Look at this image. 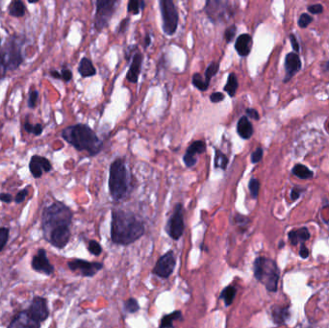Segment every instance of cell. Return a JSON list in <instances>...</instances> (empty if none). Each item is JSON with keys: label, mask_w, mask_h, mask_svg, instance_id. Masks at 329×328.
Segmentation results:
<instances>
[{"label": "cell", "mask_w": 329, "mask_h": 328, "mask_svg": "<svg viewBox=\"0 0 329 328\" xmlns=\"http://www.w3.org/2000/svg\"><path fill=\"white\" fill-rule=\"evenodd\" d=\"M8 12L14 18H23L26 13L25 3L21 0L12 1L8 7Z\"/></svg>", "instance_id": "cell-26"}, {"label": "cell", "mask_w": 329, "mask_h": 328, "mask_svg": "<svg viewBox=\"0 0 329 328\" xmlns=\"http://www.w3.org/2000/svg\"><path fill=\"white\" fill-rule=\"evenodd\" d=\"M176 266V259L172 250H169L159 258L152 272L161 278H169Z\"/></svg>", "instance_id": "cell-12"}, {"label": "cell", "mask_w": 329, "mask_h": 328, "mask_svg": "<svg viewBox=\"0 0 329 328\" xmlns=\"http://www.w3.org/2000/svg\"><path fill=\"white\" fill-rule=\"evenodd\" d=\"M237 132L239 136L244 139L248 140L253 135V126L251 122L248 121L246 116H243L237 123Z\"/></svg>", "instance_id": "cell-21"}, {"label": "cell", "mask_w": 329, "mask_h": 328, "mask_svg": "<svg viewBox=\"0 0 329 328\" xmlns=\"http://www.w3.org/2000/svg\"><path fill=\"white\" fill-rule=\"evenodd\" d=\"M300 69H301V61L299 56L294 52L288 53L285 58L286 76L284 82L285 83L289 82L292 79V76L300 71Z\"/></svg>", "instance_id": "cell-18"}, {"label": "cell", "mask_w": 329, "mask_h": 328, "mask_svg": "<svg viewBox=\"0 0 329 328\" xmlns=\"http://www.w3.org/2000/svg\"><path fill=\"white\" fill-rule=\"evenodd\" d=\"M328 126H329V123H328Z\"/></svg>", "instance_id": "cell-57"}, {"label": "cell", "mask_w": 329, "mask_h": 328, "mask_svg": "<svg viewBox=\"0 0 329 328\" xmlns=\"http://www.w3.org/2000/svg\"><path fill=\"white\" fill-rule=\"evenodd\" d=\"M68 267L77 274L84 277H93L103 268L102 263L89 262L82 259H73L68 262Z\"/></svg>", "instance_id": "cell-11"}, {"label": "cell", "mask_w": 329, "mask_h": 328, "mask_svg": "<svg viewBox=\"0 0 329 328\" xmlns=\"http://www.w3.org/2000/svg\"><path fill=\"white\" fill-rule=\"evenodd\" d=\"M88 249L91 254L95 256H99L102 253V247L97 241H90L88 243Z\"/></svg>", "instance_id": "cell-38"}, {"label": "cell", "mask_w": 329, "mask_h": 328, "mask_svg": "<svg viewBox=\"0 0 329 328\" xmlns=\"http://www.w3.org/2000/svg\"><path fill=\"white\" fill-rule=\"evenodd\" d=\"M184 228H185V224H184L182 204L177 203L173 209L171 218L168 220V223L166 225V232L171 239L177 241L182 237Z\"/></svg>", "instance_id": "cell-10"}, {"label": "cell", "mask_w": 329, "mask_h": 328, "mask_svg": "<svg viewBox=\"0 0 329 328\" xmlns=\"http://www.w3.org/2000/svg\"><path fill=\"white\" fill-rule=\"evenodd\" d=\"M28 195V188H25L24 190H21L15 197V202L17 204H21L25 201Z\"/></svg>", "instance_id": "cell-42"}, {"label": "cell", "mask_w": 329, "mask_h": 328, "mask_svg": "<svg viewBox=\"0 0 329 328\" xmlns=\"http://www.w3.org/2000/svg\"><path fill=\"white\" fill-rule=\"evenodd\" d=\"M245 113H246V116H248L249 118H251L253 120L258 121L260 119L259 113L257 112V110L253 109V108H247V109L245 110Z\"/></svg>", "instance_id": "cell-47"}, {"label": "cell", "mask_w": 329, "mask_h": 328, "mask_svg": "<svg viewBox=\"0 0 329 328\" xmlns=\"http://www.w3.org/2000/svg\"><path fill=\"white\" fill-rule=\"evenodd\" d=\"M193 85L201 92H205L209 88V84L205 81V78L200 73H195L192 80Z\"/></svg>", "instance_id": "cell-31"}, {"label": "cell", "mask_w": 329, "mask_h": 328, "mask_svg": "<svg viewBox=\"0 0 329 328\" xmlns=\"http://www.w3.org/2000/svg\"><path fill=\"white\" fill-rule=\"evenodd\" d=\"M299 254H300V256H301L303 259L307 258V257L309 256V250H308V248L305 246L304 243H302V244H301V246H300Z\"/></svg>", "instance_id": "cell-51"}, {"label": "cell", "mask_w": 329, "mask_h": 328, "mask_svg": "<svg viewBox=\"0 0 329 328\" xmlns=\"http://www.w3.org/2000/svg\"><path fill=\"white\" fill-rule=\"evenodd\" d=\"M223 99H224V95L222 93H219V92L213 93L210 97V100L213 103H219V102H221Z\"/></svg>", "instance_id": "cell-45"}, {"label": "cell", "mask_w": 329, "mask_h": 328, "mask_svg": "<svg viewBox=\"0 0 329 328\" xmlns=\"http://www.w3.org/2000/svg\"><path fill=\"white\" fill-rule=\"evenodd\" d=\"M27 310L41 323L49 318V309L48 300L43 296H35L32 299V302Z\"/></svg>", "instance_id": "cell-14"}, {"label": "cell", "mask_w": 329, "mask_h": 328, "mask_svg": "<svg viewBox=\"0 0 329 328\" xmlns=\"http://www.w3.org/2000/svg\"><path fill=\"white\" fill-rule=\"evenodd\" d=\"M289 240L292 245H296L297 243H304L307 240L310 239V233L307 227H302L296 230H292L289 232Z\"/></svg>", "instance_id": "cell-23"}, {"label": "cell", "mask_w": 329, "mask_h": 328, "mask_svg": "<svg viewBox=\"0 0 329 328\" xmlns=\"http://www.w3.org/2000/svg\"><path fill=\"white\" fill-rule=\"evenodd\" d=\"M29 170L34 178H41L44 172H49L52 170V165L49 159L33 155L29 162Z\"/></svg>", "instance_id": "cell-17"}, {"label": "cell", "mask_w": 329, "mask_h": 328, "mask_svg": "<svg viewBox=\"0 0 329 328\" xmlns=\"http://www.w3.org/2000/svg\"><path fill=\"white\" fill-rule=\"evenodd\" d=\"M41 325L42 323L28 310H24L13 317L8 328H41Z\"/></svg>", "instance_id": "cell-15"}, {"label": "cell", "mask_w": 329, "mask_h": 328, "mask_svg": "<svg viewBox=\"0 0 329 328\" xmlns=\"http://www.w3.org/2000/svg\"><path fill=\"white\" fill-rule=\"evenodd\" d=\"M117 0H98L95 18V27L98 31L106 28L116 11Z\"/></svg>", "instance_id": "cell-9"}, {"label": "cell", "mask_w": 329, "mask_h": 328, "mask_svg": "<svg viewBox=\"0 0 329 328\" xmlns=\"http://www.w3.org/2000/svg\"><path fill=\"white\" fill-rule=\"evenodd\" d=\"M253 270L256 279L263 283L268 291H277L280 272L275 261L266 257H258L254 261Z\"/></svg>", "instance_id": "cell-6"}, {"label": "cell", "mask_w": 329, "mask_h": 328, "mask_svg": "<svg viewBox=\"0 0 329 328\" xmlns=\"http://www.w3.org/2000/svg\"><path fill=\"white\" fill-rule=\"evenodd\" d=\"M13 200V195L6 193H1L0 194V201L3 203H11Z\"/></svg>", "instance_id": "cell-49"}, {"label": "cell", "mask_w": 329, "mask_h": 328, "mask_svg": "<svg viewBox=\"0 0 329 328\" xmlns=\"http://www.w3.org/2000/svg\"><path fill=\"white\" fill-rule=\"evenodd\" d=\"M159 5L163 21V30L167 35L171 36L176 32L179 22L176 7L172 0H160Z\"/></svg>", "instance_id": "cell-8"}, {"label": "cell", "mask_w": 329, "mask_h": 328, "mask_svg": "<svg viewBox=\"0 0 329 328\" xmlns=\"http://www.w3.org/2000/svg\"><path fill=\"white\" fill-rule=\"evenodd\" d=\"M61 78L65 82H70L73 79V73L68 69H64L62 70Z\"/></svg>", "instance_id": "cell-46"}, {"label": "cell", "mask_w": 329, "mask_h": 328, "mask_svg": "<svg viewBox=\"0 0 329 328\" xmlns=\"http://www.w3.org/2000/svg\"><path fill=\"white\" fill-rule=\"evenodd\" d=\"M10 236V230L7 227H0V252L3 250V248L6 246V244L9 241Z\"/></svg>", "instance_id": "cell-36"}, {"label": "cell", "mask_w": 329, "mask_h": 328, "mask_svg": "<svg viewBox=\"0 0 329 328\" xmlns=\"http://www.w3.org/2000/svg\"><path fill=\"white\" fill-rule=\"evenodd\" d=\"M150 43H151V39H150V37L146 36V47H145V48H147V47H149V45H150Z\"/></svg>", "instance_id": "cell-53"}, {"label": "cell", "mask_w": 329, "mask_h": 328, "mask_svg": "<svg viewBox=\"0 0 329 328\" xmlns=\"http://www.w3.org/2000/svg\"><path fill=\"white\" fill-rule=\"evenodd\" d=\"M219 64L218 62H212L206 69L205 71V75H204V78H205V81L207 82L208 84L210 85V81H211V78L213 76H215L218 72H219Z\"/></svg>", "instance_id": "cell-33"}, {"label": "cell", "mask_w": 329, "mask_h": 328, "mask_svg": "<svg viewBox=\"0 0 329 328\" xmlns=\"http://www.w3.org/2000/svg\"><path fill=\"white\" fill-rule=\"evenodd\" d=\"M131 175L124 161L116 159L110 166L109 192L116 201L122 200L130 192Z\"/></svg>", "instance_id": "cell-4"}, {"label": "cell", "mask_w": 329, "mask_h": 328, "mask_svg": "<svg viewBox=\"0 0 329 328\" xmlns=\"http://www.w3.org/2000/svg\"><path fill=\"white\" fill-rule=\"evenodd\" d=\"M323 68H324V70H325V71L329 72V61L327 62V63H325V64L323 65Z\"/></svg>", "instance_id": "cell-54"}, {"label": "cell", "mask_w": 329, "mask_h": 328, "mask_svg": "<svg viewBox=\"0 0 329 328\" xmlns=\"http://www.w3.org/2000/svg\"><path fill=\"white\" fill-rule=\"evenodd\" d=\"M290 41H291L292 49L294 50V52H298L299 51V45H298L297 40H296V38L293 34L290 35Z\"/></svg>", "instance_id": "cell-50"}, {"label": "cell", "mask_w": 329, "mask_h": 328, "mask_svg": "<svg viewBox=\"0 0 329 328\" xmlns=\"http://www.w3.org/2000/svg\"><path fill=\"white\" fill-rule=\"evenodd\" d=\"M143 60H144V56L139 51H137L135 54H133L132 62H131L128 73L126 75V78L129 82H131V83L138 82L139 76L141 74V68H142Z\"/></svg>", "instance_id": "cell-19"}, {"label": "cell", "mask_w": 329, "mask_h": 328, "mask_svg": "<svg viewBox=\"0 0 329 328\" xmlns=\"http://www.w3.org/2000/svg\"><path fill=\"white\" fill-rule=\"evenodd\" d=\"M313 22V18L309 16L308 14H301V16L298 19V26L300 28H306L308 25Z\"/></svg>", "instance_id": "cell-41"}, {"label": "cell", "mask_w": 329, "mask_h": 328, "mask_svg": "<svg viewBox=\"0 0 329 328\" xmlns=\"http://www.w3.org/2000/svg\"><path fill=\"white\" fill-rule=\"evenodd\" d=\"M303 191H304V190H301V189L298 188V187H293V188H292V193H291V198H292V201H295V200L300 196L301 193H302Z\"/></svg>", "instance_id": "cell-48"}, {"label": "cell", "mask_w": 329, "mask_h": 328, "mask_svg": "<svg viewBox=\"0 0 329 328\" xmlns=\"http://www.w3.org/2000/svg\"><path fill=\"white\" fill-rule=\"evenodd\" d=\"M292 174L300 179H311L314 176V172L301 164H297L293 167Z\"/></svg>", "instance_id": "cell-27"}, {"label": "cell", "mask_w": 329, "mask_h": 328, "mask_svg": "<svg viewBox=\"0 0 329 328\" xmlns=\"http://www.w3.org/2000/svg\"><path fill=\"white\" fill-rule=\"evenodd\" d=\"M146 6V2L144 0L138 1V0H130L127 5V11L133 15H139L141 10H143Z\"/></svg>", "instance_id": "cell-32"}, {"label": "cell", "mask_w": 329, "mask_h": 328, "mask_svg": "<svg viewBox=\"0 0 329 328\" xmlns=\"http://www.w3.org/2000/svg\"><path fill=\"white\" fill-rule=\"evenodd\" d=\"M62 138L78 151H87L92 156L98 154L103 147V143L96 132L83 123L66 127L62 131Z\"/></svg>", "instance_id": "cell-3"}, {"label": "cell", "mask_w": 329, "mask_h": 328, "mask_svg": "<svg viewBox=\"0 0 329 328\" xmlns=\"http://www.w3.org/2000/svg\"><path fill=\"white\" fill-rule=\"evenodd\" d=\"M248 188L250 191V195L253 198H257L258 195H259V191H260V182L258 179L256 178H251L250 181L248 183Z\"/></svg>", "instance_id": "cell-37"}, {"label": "cell", "mask_w": 329, "mask_h": 328, "mask_svg": "<svg viewBox=\"0 0 329 328\" xmlns=\"http://www.w3.org/2000/svg\"><path fill=\"white\" fill-rule=\"evenodd\" d=\"M25 131H27L28 133L33 134L35 136H40L43 133L44 131V127L42 124L40 123H37V124H32L30 122H26L25 123Z\"/></svg>", "instance_id": "cell-34"}, {"label": "cell", "mask_w": 329, "mask_h": 328, "mask_svg": "<svg viewBox=\"0 0 329 328\" xmlns=\"http://www.w3.org/2000/svg\"><path fill=\"white\" fill-rule=\"evenodd\" d=\"M308 11L313 14V15H318V14H321L322 11H323V7L322 5L320 4H314V5H310L308 7Z\"/></svg>", "instance_id": "cell-44"}, {"label": "cell", "mask_w": 329, "mask_h": 328, "mask_svg": "<svg viewBox=\"0 0 329 328\" xmlns=\"http://www.w3.org/2000/svg\"><path fill=\"white\" fill-rule=\"evenodd\" d=\"M0 45H1V39H0Z\"/></svg>", "instance_id": "cell-56"}, {"label": "cell", "mask_w": 329, "mask_h": 328, "mask_svg": "<svg viewBox=\"0 0 329 328\" xmlns=\"http://www.w3.org/2000/svg\"><path fill=\"white\" fill-rule=\"evenodd\" d=\"M239 87V83H238V79L235 73H230L228 75V79L226 82V85L224 86V92L227 93V95L232 98L236 95V92L238 90Z\"/></svg>", "instance_id": "cell-28"}, {"label": "cell", "mask_w": 329, "mask_h": 328, "mask_svg": "<svg viewBox=\"0 0 329 328\" xmlns=\"http://www.w3.org/2000/svg\"><path fill=\"white\" fill-rule=\"evenodd\" d=\"M31 267L37 272L46 274L48 276L53 274V272L55 270L54 267L49 262L47 251L44 248L38 249L36 254L33 256V259L31 262Z\"/></svg>", "instance_id": "cell-13"}, {"label": "cell", "mask_w": 329, "mask_h": 328, "mask_svg": "<svg viewBox=\"0 0 329 328\" xmlns=\"http://www.w3.org/2000/svg\"><path fill=\"white\" fill-rule=\"evenodd\" d=\"M227 166H228V158L220 149L216 148L215 149V168L225 170Z\"/></svg>", "instance_id": "cell-30"}, {"label": "cell", "mask_w": 329, "mask_h": 328, "mask_svg": "<svg viewBox=\"0 0 329 328\" xmlns=\"http://www.w3.org/2000/svg\"><path fill=\"white\" fill-rule=\"evenodd\" d=\"M145 224L133 213L123 210H113L111 221V239L113 243L128 245L144 236Z\"/></svg>", "instance_id": "cell-2"}, {"label": "cell", "mask_w": 329, "mask_h": 328, "mask_svg": "<svg viewBox=\"0 0 329 328\" xmlns=\"http://www.w3.org/2000/svg\"><path fill=\"white\" fill-rule=\"evenodd\" d=\"M236 32H237V27L236 25H231L229 26L228 28H226L225 32H224V40L227 44L231 43L232 41L234 40L235 38V35H236Z\"/></svg>", "instance_id": "cell-39"}, {"label": "cell", "mask_w": 329, "mask_h": 328, "mask_svg": "<svg viewBox=\"0 0 329 328\" xmlns=\"http://www.w3.org/2000/svg\"><path fill=\"white\" fill-rule=\"evenodd\" d=\"M50 76L52 78H55V79H62L61 78V73L57 72V71H51L50 72Z\"/></svg>", "instance_id": "cell-52"}, {"label": "cell", "mask_w": 329, "mask_h": 328, "mask_svg": "<svg viewBox=\"0 0 329 328\" xmlns=\"http://www.w3.org/2000/svg\"><path fill=\"white\" fill-rule=\"evenodd\" d=\"M23 46L22 38L14 35L0 48V81L5 78L7 72L18 70L24 63Z\"/></svg>", "instance_id": "cell-5"}, {"label": "cell", "mask_w": 329, "mask_h": 328, "mask_svg": "<svg viewBox=\"0 0 329 328\" xmlns=\"http://www.w3.org/2000/svg\"><path fill=\"white\" fill-rule=\"evenodd\" d=\"M78 73H80V75L82 77H91L97 74V70L94 67L93 63L88 59V58H82L81 61L79 63V67H78Z\"/></svg>", "instance_id": "cell-24"}, {"label": "cell", "mask_w": 329, "mask_h": 328, "mask_svg": "<svg viewBox=\"0 0 329 328\" xmlns=\"http://www.w3.org/2000/svg\"><path fill=\"white\" fill-rule=\"evenodd\" d=\"M73 211L63 202L55 201L46 207L42 215L45 238L58 249L65 248L71 240Z\"/></svg>", "instance_id": "cell-1"}, {"label": "cell", "mask_w": 329, "mask_h": 328, "mask_svg": "<svg viewBox=\"0 0 329 328\" xmlns=\"http://www.w3.org/2000/svg\"><path fill=\"white\" fill-rule=\"evenodd\" d=\"M262 158H263V148L258 147V148H256L255 151H253L251 154V163L256 164V163L260 162Z\"/></svg>", "instance_id": "cell-43"}, {"label": "cell", "mask_w": 329, "mask_h": 328, "mask_svg": "<svg viewBox=\"0 0 329 328\" xmlns=\"http://www.w3.org/2000/svg\"><path fill=\"white\" fill-rule=\"evenodd\" d=\"M28 3H29V4H36V3H38V0H36V1H30V0H29Z\"/></svg>", "instance_id": "cell-55"}, {"label": "cell", "mask_w": 329, "mask_h": 328, "mask_svg": "<svg viewBox=\"0 0 329 328\" xmlns=\"http://www.w3.org/2000/svg\"><path fill=\"white\" fill-rule=\"evenodd\" d=\"M179 319H182V312L179 310H176L171 314L162 316L161 321H160V328H172L174 321L179 320Z\"/></svg>", "instance_id": "cell-25"}, {"label": "cell", "mask_w": 329, "mask_h": 328, "mask_svg": "<svg viewBox=\"0 0 329 328\" xmlns=\"http://www.w3.org/2000/svg\"><path fill=\"white\" fill-rule=\"evenodd\" d=\"M206 151V143L202 140L195 141L191 146L188 147L183 161L186 167L188 168H193L197 162V156L199 154H202Z\"/></svg>", "instance_id": "cell-16"}, {"label": "cell", "mask_w": 329, "mask_h": 328, "mask_svg": "<svg viewBox=\"0 0 329 328\" xmlns=\"http://www.w3.org/2000/svg\"><path fill=\"white\" fill-rule=\"evenodd\" d=\"M124 310L129 313V314H133L136 313L140 310V305L138 303L137 299L135 298H129L124 302Z\"/></svg>", "instance_id": "cell-35"}, {"label": "cell", "mask_w": 329, "mask_h": 328, "mask_svg": "<svg viewBox=\"0 0 329 328\" xmlns=\"http://www.w3.org/2000/svg\"><path fill=\"white\" fill-rule=\"evenodd\" d=\"M208 18L215 24L225 23L233 17L230 2L223 0H208L204 7Z\"/></svg>", "instance_id": "cell-7"}, {"label": "cell", "mask_w": 329, "mask_h": 328, "mask_svg": "<svg viewBox=\"0 0 329 328\" xmlns=\"http://www.w3.org/2000/svg\"><path fill=\"white\" fill-rule=\"evenodd\" d=\"M38 98H39V92L37 90H35V89L31 90L30 93H29V98H28V106H29V108L34 109L36 107Z\"/></svg>", "instance_id": "cell-40"}, {"label": "cell", "mask_w": 329, "mask_h": 328, "mask_svg": "<svg viewBox=\"0 0 329 328\" xmlns=\"http://www.w3.org/2000/svg\"><path fill=\"white\" fill-rule=\"evenodd\" d=\"M236 293H237V289L235 287L227 286L222 290V292H220L219 298L224 301L225 306H230L235 298Z\"/></svg>", "instance_id": "cell-29"}, {"label": "cell", "mask_w": 329, "mask_h": 328, "mask_svg": "<svg viewBox=\"0 0 329 328\" xmlns=\"http://www.w3.org/2000/svg\"><path fill=\"white\" fill-rule=\"evenodd\" d=\"M252 47V38L248 34H242L237 38L235 42V49L242 57L247 56Z\"/></svg>", "instance_id": "cell-20"}, {"label": "cell", "mask_w": 329, "mask_h": 328, "mask_svg": "<svg viewBox=\"0 0 329 328\" xmlns=\"http://www.w3.org/2000/svg\"><path fill=\"white\" fill-rule=\"evenodd\" d=\"M271 316L273 318V321L281 325L286 322L288 317L290 316V312H289V306H278L275 305L271 309Z\"/></svg>", "instance_id": "cell-22"}]
</instances>
